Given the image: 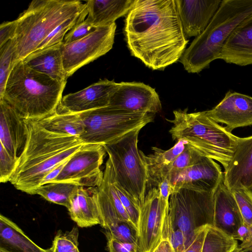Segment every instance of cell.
Wrapping results in <instances>:
<instances>
[{
    "mask_svg": "<svg viewBox=\"0 0 252 252\" xmlns=\"http://www.w3.org/2000/svg\"><path fill=\"white\" fill-rule=\"evenodd\" d=\"M124 33L131 55L153 70L178 61L189 42L175 0H135L126 15Z\"/></svg>",
    "mask_w": 252,
    "mask_h": 252,
    "instance_id": "obj_1",
    "label": "cell"
},
{
    "mask_svg": "<svg viewBox=\"0 0 252 252\" xmlns=\"http://www.w3.org/2000/svg\"><path fill=\"white\" fill-rule=\"evenodd\" d=\"M25 121L26 140L9 182L17 189L33 195L46 176L85 143L79 137L50 131L37 121Z\"/></svg>",
    "mask_w": 252,
    "mask_h": 252,
    "instance_id": "obj_2",
    "label": "cell"
},
{
    "mask_svg": "<svg viewBox=\"0 0 252 252\" xmlns=\"http://www.w3.org/2000/svg\"><path fill=\"white\" fill-rule=\"evenodd\" d=\"M67 82L56 81L16 61L7 79L3 99L26 120L39 121L57 112Z\"/></svg>",
    "mask_w": 252,
    "mask_h": 252,
    "instance_id": "obj_3",
    "label": "cell"
},
{
    "mask_svg": "<svg viewBox=\"0 0 252 252\" xmlns=\"http://www.w3.org/2000/svg\"><path fill=\"white\" fill-rule=\"evenodd\" d=\"M252 13V0H223L210 23L185 50L180 62L189 73H199L219 59L235 28Z\"/></svg>",
    "mask_w": 252,
    "mask_h": 252,
    "instance_id": "obj_4",
    "label": "cell"
},
{
    "mask_svg": "<svg viewBox=\"0 0 252 252\" xmlns=\"http://www.w3.org/2000/svg\"><path fill=\"white\" fill-rule=\"evenodd\" d=\"M187 109L173 111L168 120L173 126L172 138L187 142L204 157L217 160L225 168L231 160L238 137L210 118L206 111L188 113Z\"/></svg>",
    "mask_w": 252,
    "mask_h": 252,
    "instance_id": "obj_5",
    "label": "cell"
},
{
    "mask_svg": "<svg viewBox=\"0 0 252 252\" xmlns=\"http://www.w3.org/2000/svg\"><path fill=\"white\" fill-rule=\"evenodd\" d=\"M87 9L80 0H33L16 20V62L36 50L58 26Z\"/></svg>",
    "mask_w": 252,
    "mask_h": 252,
    "instance_id": "obj_6",
    "label": "cell"
},
{
    "mask_svg": "<svg viewBox=\"0 0 252 252\" xmlns=\"http://www.w3.org/2000/svg\"><path fill=\"white\" fill-rule=\"evenodd\" d=\"M138 128L103 146L112 164L115 180L140 206L147 192L148 178L138 149Z\"/></svg>",
    "mask_w": 252,
    "mask_h": 252,
    "instance_id": "obj_7",
    "label": "cell"
},
{
    "mask_svg": "<svg viewBox=\"0 0 252 252\" xmlns=\"http://www.w3.org/2000/svg\"><path fill=\"white\" fill-rule=\"evenodd\" d=\"M84 131L80 138L85 144H110L127 133L153 121L155 115L132 112L108 106L80 113Z\"/></svg>",
    "mask_w": 252,
    "mask_h": 252,
    "instance_id": "obj_8",
    "label": "cell"
},
{
    "mask_svg": "<svg viewBox=\"0 0 252 252\" xmlns=\"http://www.w3.org/2000/svg\"><path fill=\"white\" fill-rule=\"evenodd\" d=\"M214 194L187 188L172 191L167 217L174 228L183 232L186 249L202 228L213 226Z\"/></svg>",
    "mask_w": 252,
    "mask_h": 252,
    "instance_id": "obj_9",
    "label": "cell"
},
{
    "mask_svg": "<svg viewBox=\"0 0 252 252\" xmlns=\"http://www.w3.org/2000/svg\"><path fill=\"white\" fill-rule=\"evenodd\" d=\"M116 24L97 27L85 37L63 44V66L67 77L83 66L108 52L113 47Z\"/></svg>",
    "mask_w": 252,
    "mask_h": 252,
    "instance_id": "obj_10",
    "label": "cell"
},
{
    "mask_svg": "<svg viewBox=\"0 0 252 252\" xmlns=\"http://www.w3.org/2000/svg\"><path fill=\"white\" fill-rule=\"evenodd\" d=\"M106 151L99 144H84L67 161L52 182L71 183L84 187L97 188L101 184L103 173L100 167Z\"/></svg>",
    "mask_w": 252,
    "mask_h": 252,
    "instance_id": "obj_11",
    "label": "cell"
},
{
    "mask_svg": "<svg viewBox=\"0 0 252 252\" xmlns=\"http://www.w3.org/2000/svg\"><path fill=\"white\" fill-rule=\"evenodd\" d=\"M168 209L169 202L160 197L158 188H152L147 191L140 206L139 252H153L160 242L163 222Z\"/></svg>",
    "mask_w": 252,
    "mask_h": 252,
    "instance_id": "obj_12",
    "label": "cell"
},
{
    "mask_svg": "<svg viewBox=\"0 0 252 252\" xmlns=\"http://www.w3.org/2000/svg\"><path fill=\"white\" fill-rule=\"evenodd\" d=\"M223 179V172L220 165L204 156L191 166L168 177L172 191L178 188H187L211 193L215 192Z\"/></svg>",
    "mask_w": 252,
    "mask_h": 252,
    "instance_id": "obj_13",
    "label": "cell"
},
{
    "mask_svg": "<svg viewBox=\"0 0 252 252\" xmlns=\"http://www.w3.org/2000/svg\"><path fill=\"white\" fill-rule=\"evenodd\" d=\"M108 106L132 112L154 115L161 109L159 97L155 89L136 82L119 83Z\"/></svg>",
    "mask_w": 252,
    "mask_h": 252,
    "instance_id": "obj_14",
    "label": "cell"
},
{
    "mask_svg": "<svg viewBox=\"0 0 252 252\" xmlns=\"http://www.w3.org/2000/svg\"><path fill=\"white\" fill-rule=\"evenodd\" d=\"M119 83L107 79L99 80L87 88L63 96L57 111L80 113L108 106Z\"/></svg>",
    "mask_w": 252,
    "mask_h": 252,
    "instance_id": "obj_15",
    "label": "cell"
},
{
    "mask_svg": "<svg viewBox=\"0 0 252 252\" xmlns=\"http://www.w3.org/2000/svg\"><path fill=\"white\" fill-rule=\"evenodd\" d=\"M206 111L217 123L225 124V129L231 132L235 128L252 125V97L229 91L219 104Z\"/></svg>",
    "mask_w": 252,
    "mask_h": 252,
    "instance_id": "obj_16",
    "label": "cell"
},
{
    "mask_svg": "<svg viewBox=\"0 0 252 252\" xmlns=\"http://www.w3.org/2000/svg\"><path fill=\"white\" fill-rule=\"evenodd\" d=\"M186 38L197 37L207 28L221 0H175Z\"/></svg>",
    "mask_w": 252,
    "mask_h": 252,
    "instance_id": "obj_17",
    "label": "cell"
},
{
    "mask_svg": "<svg viewBox=\"0 0 252 252\" xmlns=\"http://www.w3.org/2000/svg\"><path fill=\"white\" fill-rule=\"evenodd\" d=\"M223 183L231 191L252 189V135L238 137L232 157L224 168Z\"/></svg>",
    "mask_w": 252,
    "mask_h": 252,
    "instance_id": "obj_18",
    "label": "cell"
},
{
    "mask_svg": "<svg viewBox=\"0 0 252 252\" xmlns=\"http://www.w3.org/2000/svg\"><path fill=\"white\" fill-rule=\"evenodd\" d=\"M243 224L232 192L221 182L214 194L213 226L238 240L239 230Z\"/></svg>",
    "mask_w": 252,
    "mask_h": 252,
    "instance_id": "obj_19",
    "label": "cell"
},
{
    "mask_svg": "<svg viewBox=\"0 0 252 252\" xmlns=\"http://www.w3.org/2000/svg\"><path fill=\"white\" fill-rule=\"evenodd\" d=\"M25 119L3 99H0V143L13 157L18 158L25 144Z\"/></svg>",
    "mask_w": 252,
    "mask_h": 252,
    "instance_id": "obj_20",
    "label": "cell"
},
{
    "mask_svg": "<svg viewBox=\"0 0 252 252\" xmlns=\"http://www.w3.org/2000/svg\"><path fill=\"white\" fill-rule=\"evenodd\" d=\"M219 59L240 66L252 64V13L228 37Z\"/></svg>",
    "mask_w": 252,
    "mask_h": 252,
    "instance_id": "obj_21",
    "label": "cell"
},
{
    "mask_svg": "<svg viewBox=\"0 0 252 252\" xmlns=\"http://www.w3.org/2000/svg\"><path fill=\"white\" fill-rule=\"evenodd\" d=\"M97 188L78 186L71 196L67 208L70 218L80 227L101 225Z\"/></svg>",
    "mask_w": 252,
    "mask_h": 252,
    "instance_id": "obj_22",
    "label": "cell"
},
{
    "mask_svg": "<svg viewBox=\"0 0 252 252\" xmlns=\"http://www.w3.org/2000/svg\"><path fill=\"white\" fill-rule=\"evenodd\" d=\"M187 143L184 141H178L168 150L152 147L153 153L149 155H145L140 151L148 175L147 189L157 188L161 181L167 178L171 165L185 150Z\"/></svg>",
    "mask_w": 252,
    "mask_h": 252,
    "instance_id": "obj_23",
    "label": "cell"
},
{
    "mask_svg": "<svg viewBox=\"0 0 252 252\" xmlns=\"http://www.w3.org/2000/svg\"><path fill=\"white\" fill-rule=\"evenodd\" d=\"M63 42L35 51L23 61L30 68L44 73L56 81L67 82L68 77L63 63Z\"/></svg>",
    "mask_w": 252,
    "mask_h": 252,
    "instance_id": "obj_24",
    "label": "cell"
},
{
    "mask_svg": "<svg viewBox=\"0 0 252 252\" xmlns=\"http://www.w3.org/2000/svg\"><path fill=\"white\" fill-rule=\"evenodd\" d=\"M134 0H87L86 4L88 14L86 19L96 27L111 24L128 13Z\"/></svg>",
    "mask_w": 252,
    "mask_h": 252,
    "instance_id": "obj_25",
    "label": "cell"
},
{
    "mask_svg": "<svg viewBox=\"0 0 252 252\" xmlns=\"http://www.w3.org/2000/svg\"><path fill=\"white\" fill-rule=\"evenodd\" d=\"M0 247L12 252H51L34 243L13 221L0 215Z\"/></svg>",
    "mask_w": 252,
    "mask_h": 252,
    "instance_id": "obj_26",
    "label": "cell"
},
{
    "mask_svg": "<svg viewBox=\"0 0 252 252\" xmlns=\"http://www.w3.org/2000/svg\"><path fill=\"white\" fill-rule=\"evenodd\" d=\"M37 121L50 131L79 138L85 129L80 113L57 111L54 114Z\"/></svg>",
    "mask_w": 252,
    "mask_h": 252,
    "instance_id": "obj_27",
    "label": "cell"
},
{
    "mask_svg": "<svg viewBox=\"0 0 252 252\" xmlns=\"http://www.w3.org/2000/svg\"><path fill=\"white\" fill-rule=\"evenodd\" d=\"M238 246L236 239L213 225H207L202 252H233Z\"/></svg>",
    "mask_w": 252,
    "mask_h": 252,
    "instance_id": "obj_28",
    "label": "cell"
},
{
    "mask_svg": "<svg viewBox=\"0 0 252 252\" xmlns=\"http://www.w3.org/2000/svg\"><path fill=\"white\" fill-rule=\"evenodd\" d=\"M78 186L64 182H51L40 186L35 191L46 200L66 208L71 195Z\"/></svg>",
    "mask_w": 252,
    "mask_h": 252,
    "instance_id": "obj_29",
    "label": "cell"
},
{
    "mask_svg": "<svg viewBox=\"0 0 252 252\" xmlns=\"http://www.w3.org/2000/svg\"><path fill=\"white\" fill-rule=\"evenodd\" d=\"M88 14V11L87 7L86 9L79 14L67 20L58 26L44 39L35 51L41 50L63 42L67 32L75 25L85 20Z\"/></svg>",
    "mask_w": 252,
    "mask_h": 252,
    "instance_id": "obj_30",
    "label": "cell"
},
{
    "mask_svg": "<svg viewBox=\"0 0 252 252\" xmlns=\"http://www.w3.org/2000/svg\"><path fill=\"white\" fill-rule=\"evenodd\" d=\"M15 52L13 39L0 47V97L3 93L7 79L16 62Z\"/></svg>",
    "mask_w": 252,
    "mask_h": 252,
    "instance_id": "obj_31",
    "label": "cell"
},
{
    "mask_svg": "<svg viewBox=\"0 0 252 252\" xmlns=\"http://www.w3.org/2000/svg\"><path fill=\"white\" fill-rule=\"evenodd\" d=\"M79 230L74 227L70 231L59 230L50 248L51 252H80L79 249Z\"/></svg>",
    "mask_w": 252,
    "mask_h": 252,
    "instance_id": "obj_32",
    "label": "cell"
},
{
    "mask_svg": "<svg viewBox=\"0 0 252 252\" xmlns=\"http://www.w3.org/2000/svg\"><path fill=\"white\" fill-rule=\"evenodd\" d=\"M241 214L244 223L252 225V191L238 189L231 191Z\"/></svg>",
    "mask_w": 252,
    "mask_h": 252,
    "instance_id": "obj_33",
    "label": "cell"
},
{
    "mask_svg": "<svg viewBox=\"0 0 252 252\" xmlns=\"http://www.w3.org/2000/svg\"><path fill=\"white\" fill-rule=\"evenodd\" d=\"M203 156L187 143L185 150L171 165L168 177L193 165Z\"/></svg>",
    "mask_w": 252,
    "mask_h": 252,
    "instance_id": "obj_34",
    "label": "cell"
},
{
    "mask_svg": "<svg viewBox=\"0 0 252 252\" xmlns=\"http://www.w3.org/2000/svg\"><path fill=\"white\" fill-rule=\"evenodd\" d=\"M115 174V173H114ZM116 191L129 219L138 232L140 207L127 193L117 183L114 179Z\"/></svg>",
    "mask_w": 252,
    "mask_h": 252,
    "instance_id": "obj_35",
    "label": "cell"
},
{
    "mask_svg": "<svg viewBox=\"0 0 252 252\" xmlns=\"http://www.w3.org/2000/svg\"><path fill=\"white\" fill-rule=\"evenodd\" d=\"M168 212L163 222L161 239L167 240L175 252H184L186 250L185 235L181 230L174 228L171 225L167 217Z\"/></svg>",
    "mask_w": 252,
    "mask_h": 252,
    "instance_id": "obj_36",
    "label": "cell"
},
{
    "mask_svg": "<svg viewBox=\"0 0 252 252\" xmlns=\"http://www.w3.org/2000/svg\"><path fill=\"white\" fill-rule=\"evenodd\" d=\"M0 145V182L5 183L10 181L18 158L11 156L3 146Z\"/></svg>",
    "mask_w": 252,
    "mask_h": 252,
    "instance_id": "obj_37",
    "label": "cell"
},
{
    "mask_svg": "<svg viewBox=\"0 0 252 252\" xmlns=\"http://www.w3.org/2000/svg\"><path fill=\"white\" fill-rule=\"evenodd\" d=\"M97 28L85 19L75 25L66 34L63 43L67 44L80 40L94 32Z\"/></svg>",
    "mask_w": 252,
    "mask_h": 252,
    "instance_id": "obj_38",
    "label": "cell"
},
{
    "mask_svg": "<svg viewBox=\"0 0 252 252\" xmlns=\"http://www.w3.org/2000/svg\"><path fill=\"white\" fill-rule=\"evenodd\" d=\"M107 247L109 252H139L137 244L123 242L114 238L110 232L105 231Z\"/></svg>",
    "mask_w": 252,
    "mask_h": 252,
    "instance_id": "obj_39",
    "label": "cell"
},
{
    "mask_svg": "<svg viewBox=\"0 0 252 252\" xmlns=\"http://www.w3.org/2000/svg\"><path fill=\"white\" fill-rule=\"evenodd\" d=\"M17 28L16 20L4 22L0 26V47L10 40L13 39Z\"/></svg>",
    "mask_w": 252,
    "mask_h": 252,
    "instance_id": "obj_40",
    "label": "cell"
},
{
    "mask_svg": "<svg viewBox=\"0 0 252 252\" xmlns=\"http://www.w3.org/2000/svg\"><path fill=\"white\" fill-rule=\"evenodd\" d=\"M238 235V240L242 242L240 246L252 252V225L248 226L244 223L239 229Z\"/></svg>",
    "mask_w": 252,
    "mask_h": 252,
    "instance_id": "obj_41",
    "label": "cell"
},
{
    "mask_svg": "<svg viewBox=\"0 0 252 252\" xmlns=\"http://www.w3.org/2000/svg\"><path fill=\"white\" fill-rule=\"evenodd\" d=\"M206 227L207 225L205 226L199 231L192 242L184 252H202Z\"/></svg>",
    "mask_w": 252,
    "mask_h": 252,
    "instance_id": "obj_42",
    "label": "cell"
},
{
    "mask_svg": "<svg viewBox=\"0 0 252 252\" xmlns=\"http://www.w3.org/2000/svg\"><path fill=\"white\" fill-rule=\"evenodd\" d=\"M160 197L165 201L169 202L172 192V188L168 178H165L157 186Z\"/></svg>",
    "mask_w": 252,
    "mask_h": 252,
    "instance_id": "obj_43",
    "label": "cell"
},
{
    "mask_svg": "<svg viewBox=\"0 0 252 252\" xmlns=\"http://www.w3.org/2000/svg\"><path fill=\"white\" fill-rule=\"evenodd\" d=\"M67 160L61 163L51 170L43 179L41 186L52 182L60 173Z\"/></svg>",
    "mask_w": 252,
    "mask_h": 252,
    "instance_id": "obj_44",
    "label": "cell"
},
{
    "mask_svg": "<svg viewBox=\"0 0 252 252\" xmlns=\"http://www.w3.org/2000/svg\"><path fill=\"white\" fill-rule=\"evenodd\" d=\"M153 252H175V251L167 240L161 239Z\"/></svg>",
    "mask_w": 252,
    "mask_h": 252,
    "instance_id": "obj_45",
    "label": "cell"
},
{
    "mask_svg": "<svg viewBox=\"0 0 252 252\" xmlns=\"http://www.w3.org/2000/svg\"><path fill=\"white\" fill-rule=\"evenodd\" d=\"M233 252H250L247 249H245L240 246H238Z\"/></svg>",
    "mask_w": 252,
    "mask_h": 252,
    "instance_id": "obj_46",
    "label": "cell"
},
{
    "mask_svg": "<svg viewBox=\"0 0 252 252\" xmlns=\"http://www.w3.org/2000/svg\"><path fill=\"white\" fill-rule=\"evenodd\" d=\"M0 252H12L4 248L0 247Z\"/></svg>",
    "mask_w": 252,
    "mask_h": 252,
    "instance_id": "obj_47",
    "label": "cell"
}]
</instances>
